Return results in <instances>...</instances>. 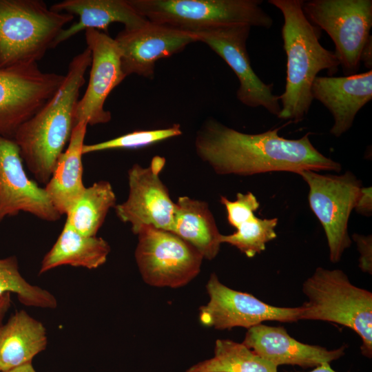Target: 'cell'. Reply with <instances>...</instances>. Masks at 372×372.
<instances>
[{"label": "cell", "instance_id": "obj_4", "mask_svg": "<svg viewBox=\"0 0 372 372\" xmlns=\"http://www.w3.org/2000/svg\"><path fill=\"white\" fill-rule=\"evenodd\" d=\"M308 301L299 320L330 322L345 326L360 336L363 355L372 357V293L353 285L340 269L318 267L302 285Z\"/></svg>", "mask_w": 372, "mask_h": 372}, {"label": "cell", "instance_id": "obj_1", "mask_svg": "<svg viewBox=\"0 0 372 372\" xmlns=\"http://www.w3.org/2000/svg\"><path fill=\"white\" fill-rule=\"evenodd\" d=\"M279 130L246 134L208 118L196 133V153L219 175L341 171L339 163L313 145L309 133L298 139H288L278 134Z\"/></svg>", "mask_w": 372, "mask_h": 372}, {"label": "cell", "instance_id": "obj_11", "mask_svg": "<svg viewBox=\"0 0 372 372\" xmlns=\"http://www.w3.org/2000/svg\"><path fill=\"white\" fill-rule=\"evenodd\" d=\"M165 165V158L155 156L149 166L135 163L128 170L127 198L114 209L118 218L130 224L135 235L146 225L173 230L175 202L160 177Z\"/></svg>", "mask_w": 372, "mask_h": 372}, {"label": "cell", "instance_id": "obj_12", "mask_svg": "<svg viewBox=\"0 0 372 372\" xmlns=\"http://www.w3.org/2000/svg\"><path fill=\"white\" fill-rule=\"evenodd\" d=\"M251 28L248 25L218 26L193 32L198 41L208 45L234 71L239 80L236 97L250 107H262L270 114L279 115L278 96L273 94V83H264L254 72L247 50Z\"/></svg>", "mask_w": 372, "mask_h": 372}, {"label": "cell", "instance_id": "obj_33", "mask_svg": "<svg viewBox=\"0 0 372 372\" xmlns=\"http://www.w3.org/2000/svg\"><path fill=\"white\" fill-rule=\"evenodd\" d=\"M10 293H6L0 296V324L6 313L10 307Z\"/></svg>", "mask_w": 372, "mask_h": 372}, {"label": "cell", "instance_id": "obj_5", "mask_svg": "<svg viewBox=\"0 0 372 372\" xmlns=\"http://www.w3.org/2000/svg\"><path fill=\"white\" fill-rule=\"evenodd\" d=\"M73 19L41 0H0V68L37 63Z\"/></svg>", "mask_w": 372, "mask_h": 372}, {"label": "cell", "instance_id": "obj_32", "mask_svg": "<svg viewBox=\"0 0 372 372\" xmlns=\"http://www.w3.org/2000/svg\"><path fill=\"white\" fill-rule=\"evenodd\" d=\"M364 62L365 67L371 70L372 68V37L369 38L364 44L360 54V62Z\"/></svg>", "mask_w": 372, "mask_h": 372}, {"label": "cell", "instance_id": "obj_18", "mask_svg": "<svg viewBox=\"0 0 372 372\" xmlns=\"http://www.w3.org/2000/svg\"><path fill=\"white\" fill-rule=\"evenodd\" d=\"M311 94L333 115L330 133L339 137L351 128L358 112L372 99V70L345 76H318Z\"/></svg>", "mask_w": 372, "mask_h": 372}, {"label": "cell", "instance_id": "obj_10", "mask_svg": "<svg viewBox=\"0 0 372 372\" xmlns=\"http://www.w3.org/2000/svg\"><path fill=\"white\" fill-rule=\"evenodd\" d=\"M65 75L42 72L37 63L0 68V134L17 129L56 92Z\"/></svg>", "mask_w": 372, "mask_h": 372}, {"label": "cell", "instance_id": "obj_2", "mask_svg": "<svg viewBox=\"0 0 372 372\" xmlns=\"http://www.w3.org/2000/svg\"><path fill=\"white\" fill-rule=\"evenodd\" d=\"M92 54L87 48L70 61L54 96L16 131L13 140L36 182L45 185L76 125L75 111Z\"/></svg>", "mask_w": 372, "mask_h": 372}, {"label": "cell", "instance_id": "obj_21", "mask_svg": "<svg viewBox=\"0 0 372 372\" xmlns=\"http://www.w3.org/2000/svg\"><path fill=\"white\" fill-rule=\"evenodd\" d=\"M47 343L43 324L23 310L16 312L6 324H0V371L32 362Z\"/></svg>", "mask_w": 372, "mask_h": 372}, {"label": "cell", "instance_id": "obj_15", "mask_svg": "<svg viewBox=\"0 0 372 372\" xmlns=\"http://www.w3.org/2000/svg\"><path fill=\"white\" fill-rule=\"evenodd\" d=\"M114 39L126 76L134 74L149 79L154 78L158 60L180 52L198 41L192 32L149 21L136 28H124Z\"/></svg>", "mask_w": 372, "mask_h": 372}, {"label": "cell", "instance_id": "obj_22", "mask_svg": "<svg viewBox=\"0 0 372 372\" xmlns=\"http://www.w3.org/2000/svg\"><path fill=\"white\" fill-rule=\"evenodd\" d=\"M172 232L192 245L204 259L213 260L219 253L221 234L205 201L178 197Z\"/></svg>", "mask_w": 372, "mask_h": 372}, {"label": "cell", "instance_id": "obj_23", "mask_svg": "<svg viewBox=\"0 0 372 372\" xmlns=\"http://www.w3.org/2000/svg\"><path fill=\"white\" fill-rule=\"evenodd\" d=\"M110 252L105 240L83 235L65 222L56 242L43 257L39 274L62 265L96 269L106 262Z\"/></svg>", "mask_w": 372, "mask_h": 372}, {"label": "cell", "instance_id": "obj_28", "mask_svg": "<svg viewBox=\"0 0 372 372\" xmlns=\"http://www.w3.org/2000/svg\"><path fill=\"white\" fill-rule=\"evenodd\" d=\"M182 134L179 124L163 129L136 130L107 141L84 144L83 154L117 149H137L147 147Z\"/></svg>", "mask_w": 372, "mask_h": 372}, {"label": "cell", "instance_id": "obj_7", "mask_svg": "<svg viewBox=\"0 0 372 372\" xmlns=\"http://www.w3.org/2000/svg\"><path fill=\"white\" fill-rule=\"evenodd\" d=\"M136 236L135 260L147 285L178 288L198 275L203 257L175 234L146 225L140 229Z\"/></svg>", "mask_w": 372, "mask_h": 372}, {"label": "cell", "instance_id": "obj_20", "mask_svg": "<svg viewBox=\"0 0 372 372\" xmlns=\"http://www.w3.org/2000/svg\"><path fill=\"white\" fill-rule=\"evenodd\" d=\"M87 123H78L74 127L68 145L59 158L45 189L56 211L62 216L83 193V147Z\"/></svg>", "mask_w": 372, "mask_h": 372}, {"label": "cell", "instance_id": "obj_34", "mask_svg": "<svg viewBox=\"0 0 372 372\" xmlns=\"http://www.w3.org/2000/svg\"><path fill=\"white\" fill-rule=\"evenodd\" d=\"M6 372H36L32 362H29Z\"/></svg>", "mask_w": 372, "mask_h": 372}, {"label": "cell", "instance_id": "obj_16", "mask_svg": "<svg viewBox=\"0 0 372 372\" xmlns=\"http://www.w3.org/2000/svg\"><path fill=\"white\" fill-rule=\"evenodd\" d=\"M23 163L15 141L0 134V223L21 211L48 222L59 220L45 188L28 178Z\"/></svg>", "mask_w": 372, "mask_h": 372}, {"label": "cell", "instance_id": "obj_8", "mask_svg": "<svg viewBox=\"0 0 372 372\" xmlns=\"http://www.w3.org/2000/svg\"><path fill=\"white\" fill-rule=\"evenodd\" d=\"M308 20L333 40L340 65L347 76L355 74L360 54L372 27L371 0L303 1Z\"/></svg>", "mask_w": 372, "mask_h": 372}, {"label": "cell", "instance_id": "obj_13", "mask_svg": "<svg viewBox=\"0 0 372 372\" xmlns=\"http://www.w3.org/2000/svg\"><path fill=\"white\" fill-rule=\"evenodd\" d=\"M206 289L207 303L199 309V320L205 327L218 330L244 327L247 329L264 321L293 322L299 320L301 307H279L270 305L254 296L232 289L211 274Z\"/></svg>", "mask_w": 372, "mask_h": 372}, {"label": "cell", "instance_id": "obj_27", "mask_svg": "<svg viewBox=\"0 0 372 372\" xmlns=\"http://www.w3.org/2000/svg\"><path fill=\"white\" fill-rule=\"evenodd\" d=\"M278 218H260L256 216L239 225L229 235L221 234V243L236 247L248 258L265 250L266 244L277 237Z\"/></svg>", "mask_w": 372, "mask_h": 372}, {"label": "cell", "instance_id": "obj_3", "mask_svg": "<svg viewBox=\"0 0 372 372\" xmlns=\"http://www.w3.org/2000/svg\"><path fill=\"white\" fill-rule=\"evenodd\" d=\"M302 0H269L284 17L282 28L283 48L287 56V76L284 92L278 96L281 110L278 118L290 122L302 121L313 100V83L324 70L334 74L340 65L335 52L320 43V31L305 16Z\"/></svg>", "mask_w": 372, "mask_h": 372}, {"label": "cell", "instance_id": "obj_29", "mask_svg": "<svg viewBox=\"0 0 372 372\" xmlns=\"http://www.w3.org/2000/svg\"><path fill=\"white\" fill-rule=\"evenodd\" d=\"M220 202L225 207L229 224L234 228L254 217L255 211L260 207L256 196L250 192L238 193L235 200L221 196Z\"/></svg>", "mask_w": 372, "mask_h": 372}, {"label": "cell", "instance_id": "obj_17", "mask_svg": "<svg viewBox=\"0 0 372 372\" xmlns=\"http://www.w3.org/2000/svg\"><path fill=\"white\" fill-rule=\"evenodd\" d=\"M249 349L273 365H297L316 367L342 357L345 346L328 350L324 347L300 342L292 338L283 327L260 324L247 329L243 342Z\"/></svg>", "mask_w": 372, "mask_h": 372}, {"label": "cell", "instance_id": "obj_6", "mask_svg": "<svg viewBox=\"0 0 372 372\" xmlns=\"http://www.w3.org/2000/svg\"><path fill=\"white\" fill-rule=\"evenodd\" d=\"M147 20L189 32L248 25L266 29L273 25L261 0H128Z\"/></svg>", "mask_w": 372, "mask_h": 372}, {"label": "cell", "instance_id": "obj_30", "mask_svg": "<svg viewBox=\"0 0 372 372\" xmlns=\"http://www.w3.org/2000/svg\"><path fill=\"white\" fill-rule=\"evenodd\" d=\"M353 240L356 242L360 254L359 267L362 271L372 273V237L371 235L364 236L354 234Z\"/></svg>", "mask_w": 372, "mask_h": 372}, {"label": "cell", "instance_id": "obj_24", "mask_svg": "<svg viewBox=\"0 0 372 372\" xmlns=\"http://www.w3.org/2000/svg\"><path fill=\"white\" fill-rule=\"evenodd\" d=\"M116 205L111 183L107 180L94 183L85 189L66 214L65 222L80 234L96 236L107 214Z\"/></svg>", "mask_w": 372, "mask_h": 372}, {"label": "cell", "instance_id": "obj_25", "mask_svg": "<svg viewBox=\"0 0 372 372\" xmlns=\"http://www.w3.org/2000/svg\"><path fill=\"white\" fill-rule=\"evenodd\" d=\"M185 372H278V366L242 343L218 339L213 357L191 366Z\"/></svg>", "mask_w": 372, "mask_h": 372}, {"label": "cell", "instance_id": "obj_19", "mask_svg": "<svg viewBox=\"0 0 372 372\" xmlns=\"http://www.w3.org/2000/svg\"><path fill=\"white\" fill-rule=\"evenodd\" d=\"M50 8L57 12L79 16L76 23L60 32L52 48L87 29L106 33L110 25L114 22L123 23L125 29H132L148 21L131 6L128 0H65L53 4Z\"/></svg>", "mask_w": 372, "mask_h": 372}, {"label": "cell", "instance_id": "obj_9", "mask_svg": "<svg viewBox=\"0 0 372 372\" xmlns=\"http://www.w3.org/2000/svg\"><path fill=\"white\" fill-rule=\"evenodd\" d=\"M299 175L308 185L310 208L324 230L329 259L338 262L351 244L348 223L360 195L362 183L349 171L341 175L303 171Z\"/></svg>", "mask_w": 372, "mask_h": 372}, {"label": "cell", "instance_id": "obj_35", "mask_svg": "<svg viewBox=\"0 0 372 372\" xmlns=\"http://www.w3.org/2000/svg\"><path fill=\"white\" fill-rule=\"evenodd\" d=\"M309 372H337L334 371L330 366L329 363H323L318 366H316L314 369Z\"/></svg>", "mask_w": 372, "mask_h": 372}, {"label": "cell", "instance_id": "obj_14", "mask_svg": "<svg viewBox=\"0 0 372 372\" xmlns=\"http://www.w3.org/2000/svg\"><path fill=\"white\" fill-rule=\"evenodd\" d=\"M85 35L92 54L91 70L85 92L76 105L75 123L84 121L90 125L105 124L112 118L110 112L104 109L106 99L126 75L114 39L95 29L85 30Z\"/></svg>", "mask_w": 372, "mask_h": 372}, {"label": "cell", "instance_id": "obj_26", "mask_svg": "<svg viewBox=\"0 0 372 372\" xmlns=\"http://www.w3.org/2000/svg\"><path fill=\"white\" fill-rule=\"evenodd\" d=\"M6 293H15L26 306L54 309L57 305L52 293L30 285L22 277L15 256L0 258V296Z\"/></svg>", "mask_w": 372, "mask_h": 372}, {"label": "cell", "instance_id": "obj_31", "mask_svg": "<svg viewBox=\"0 0 372 372\" xmlns=\"http://www.w3.org/2000/svg\"><path fill=\"white\" fill-rule=\"evenodd\" d=\"M371 187L361 188V193L354 209L358 214L369 216L372 213Z\"/></svg>", "mask_w": 372, "mask_h": 372}]
</instances>
